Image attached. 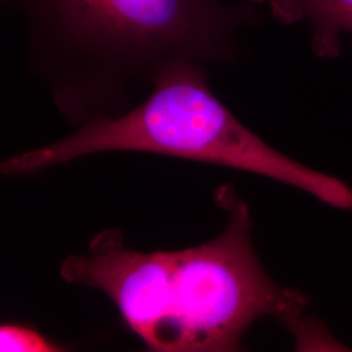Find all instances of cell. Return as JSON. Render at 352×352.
Returning <instances> with one entry per match:
<instances>
[{
	"instance_id": "obj_1",
	"label": "cell",
	"mask_w": 352,
	"mask_h": 352,
	"mask_svg": "<svg viewBox=\"0 0 352 352\" xmlns=\"http://www.w3.org/2000/svg\"><path fill=\"white\" fill-rule=\"evenodd\" d=\"M225 231L209 243L171 252L133 251L122 234L102 231L88 253L69 256L60 276L101 289L153 351H235L253 321L274 316L307 340V300L265 273L251 240V214L228 186L217 190Z\"/></svg>"
},
{
	"instance_id": "obj_2",
	"label": "cell",
	"mask_w": 352,
	"mask_h": 352,
	"mask_svg": "<svg viewBox=\"0 0 352 352\" xmlns=\"http://www.w3.org/2000/svg\"><path fill=\"white\" fill-rule=\"evenodd\" d=\"M49 76L64 111L113 106L131 78L153 81L166 64L226 62L240 29L256 21L225 0H1Z\"/></svg>"
},
{
	"instance_id": "obj_3",
	"label": "cell",
	"mask_w": 352,
	"mask_h": 352,
	"mask_svg": "<svg viewBox=\"0 0 352 352\" xmlns=\"http://www.w3.org/2000/svg\"><path fill=\"white\" fill-rule=\"evenodd\" d=\"M146 151L221 164L300 188L352 210V190L269 146L231 113L208 85L205 64L176 60L151 81V94L116 118L101 116L45 148L4 161V174H28L103 151Z\"/></svg>"
},
{
	"instance_id": "obj_4",
	"label": "cell",
	"mask_w": 352,
	"mask_h": 352,
	"mask_svg": "<svg viewBox=\"0 0 352 352\" xmlns=\"http://www.w3.org/2000/svg\"><path fill=\"white\" fill-rule=\"evenodd\" d=\"M273 16L286 24L308 21L312 45L321 56L340 52V38L352 34V0H265Z\"/></svg>"
},
{
	"instance_id": "obj_5",
	"label": "cell",
	"mask_w": 352,
	"mask_h": 352,
	"mask_svg": "<svg viewBox=\"0 0 352 352\" xmlns=\"http://www.w3.org/2000/svg\"><path fill=\"white\" fill-rule=\"evenodd\" d=\"M62 346L47 338L37 329L20 324H1L0 351L55 352L63 351Z\"/></svg>"
},
{
	"instance_id": "obj_6",
	"label": "cell",
	"mask_w": 352,
	"mask_h": 352,
	"mask_svg": "<svg viewBox=\"0 0 352 352\" xmlns=\"http://www.w3.org/2000/svg\"><path fill=\"white\" fill-rule=\"evenodd\" d=\"M251 1H256V3H260L261 0H251Z\"/></svg>"
}]
</instances>
